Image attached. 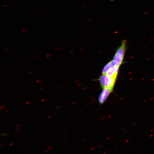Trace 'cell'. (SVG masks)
<instances>
[{
	"mask_svg": "<svg viewBox=\"0 0 154 154\" xmlns=\"http://www.w3.org/2000/svg\"><path fill=\"white\" fill-rule=\"evenodd\" d=\"M116 78L112 77L106 74H102L99 80L101 87L102 88L107 87L114 88Z\"/></svg>",
	"mask_w": 154,
	"mask_h": 154,
	"instance_id": "obj_2",
	"label": "cell"
},
{
	"mask_svg": "<svg viewBox=\"0 0 154 154\" xmlns=\"http://www.w3.org/2000/svg\"><path fill=\"white\" fill-rule=\"evenodd\" d=\"M14 144V143H11L9 145L10 146L13 145Z\"/></svg>",
	"mask_w": 154,
	"mask_h": 154,
	"instance_id": "obj_10",
	"label": "cell"
},
{
	"mask_svg": "<svg viewBox=\"0 0 154 154\" xmlns=\"http://www.w3.org/2000/svg\"><path fill=\"white\" fill-rule=\"evenodd\" d=\"M7 5H3V6H4V7H6V6H7Z\"/></svg>",
	"mask_w": 154,
	"mask_h": 154,
	"instance_id": "obj_19",
	"label": "cell"
},
{
	"mask_svg": "<svg viewBox=\"0 0 154 154\" xmlns=\"http://www.w3.org/2000/svg\"><path fill=\"white\" fill-rule=\"evenodd\" d=\"M115 66H117L115 62L113 60H111L106 64L104 67L102 71V74L106 73L111 68Z\"/></svg>",
	"mask_w": 154,
	"mask_h": 154,
	"instance_id": "obj_5",
	"label": "cell"
},
{
	"mask_svg": "<svg viewBox=\"0 0 154 154\" xmlns=\"http://www.w3.org/2000/svg\"><path fill=\"white\" fill-rule=\"evenodd\" d=\"M119 68V66H113L111 68L106 74L112 77L116 78Z\"/></svg>",
	"mask_w": 154,
	"mask_h": 154,
	"instance_id": "obj_4",
	"label": "cell"
},
{
	"mask_svg": "<svg viewBox=\"0 0 154 154\" xmlns=\"http://www.w3.org/2000/svg\"><path fill=\"white\" fill-rule=\"evenodd\" d=\"M48 151V150H47L46 151H45V153H46V152H47Z\"/></svg>",
	"mask_w": 154,
	"mask_h": 154,
	"instance_id": "obj_16",
	"label": "cell"
},
{
	"mask_svg": "<svg viewBox=\"0 0 154 154\" xmlns=\"http://www.w3.org/2000/svg\"><path fill=\"white\" fill-rule=\"evenodd\" d=\"M4 144V143L1 144H0V146H1V145H3Z\"/></svg>",
	"mask_w": 154,
	"mask_h": 154,
	"instance_id": "obj_17",
	"label": "cell"
},
{
	"mask_svg": "<svg viewBox=\"0 0 154 154\" xmlns=\"http://www.w3.org/2000/svg\"><path fill=\"white\" fill-rule=\"evenodd\" d=\"M111 1H113V0H110Z\"/></svg>",
	"mask_w": 154,
	"mask_h": 154,
	"instance_id": "obj_25",
	"label": "cell"
},
{
	"mask_svg": "<svg viewBox=\"0 0 154 154\" xmlns=\"http://www.w3.org/2000/svg\"><path fill=\"white\" fill-rule=\"evenodd\" d=\"M43 88V87H40V88H39V89H41Z\"/></svg>",
	"mask_w": 154,
	"mask_h": 154,
	"instance_id": "obj_21",
	"label": "cell"
},
{
	"mask_svg": "<svg viewBox=\"0 0 154 154\" xmlns=\"http://www.w3.org/2000/svg\"><path fill=\"white\" fill-rule=\"evenodd\" d=\"M52 147V146H50L48 148V149H51Z\"/></svg>",
	"mask_w": 154,
	"mask_h": 154,
	"instance_id": "obj_13",
	"label": "cell"
},
{
	"mask_svg": "<svg viewBox=\"0 0 154 154\" xmlns=\"http://www.w3.org/2000/svg\"><path fill=\"white\" fill-rule=\"evenodd\" d=\"M20 125V124H17L16 125V127H19Z\"/></svg>",
	"mask_w": 154,
	"mask_h": 154,
	"instance_id": "obj_12",
	"label": "cell"
},
{
	"mask_svg": "<svg viewBox=\"0 0 154 154\" xmlns=\"http://www.w3.org/2000/svg\"><path fill=\"white\" fill-rule=\"evenodd\" d=\"M31 103V102L30 101H27L26 102V104H30Z\"/></svg>",
	"mask_w": 154,
	"mask_h": 154,
	"instance_id": "obj_8",
	"label": "cell"
},
{
	"mask_svg": "<svg viewBox=\"0 0 154 154\" xmlns=\"http://www.w3.org/2000/svg\"><path fill=\"white\" fill-rule=\"evenodd\" d=\"M26 30H23V31H25Z\"/></svg>",
	"mask_w": 154,
	"mask_h": 154,
	"instance_id": "obj_22",
	"label": "cell"
},
{
	"mask_svg": "<svg viewBox=\"0 0 154 154\" xmlns=\"http://www.w3.org/2000/svg\"><path fill=\"white\" fill-rule=\"evenodd\" d=\"M5 107V105H2L0 107V109H3Z\"/></svg>",
	"mask_w": 154,
	"mask_h": 154,
	"instance_id": "obj_7",
	"label": "cell"
},
{
	"mask_svg": "<svg viewBox=\"0 0 154 154\" xmlns=\"http://www.w3.org/2000/svg\"><path fill=\"white\" fill-rule=\"evenodd\" d=\"M10 111V110H7L6 111V112H9Z\"/></svg>",
	"mask_w": 154,
	"mask_h": 154,
	"instance_id": "obj_14",
	"label": "cell"
},
{
	"mask_svg": "<svg viewBox=\"0 0 154 154\" xmlns=\"http://www.w3.org/2000/svg\"><path fill=\"white\" fill-rule=\"evenodd\" d=\"M39 114L37 116H39Z\"/></svg>",
	"mask_w": 154,
	"mask_h": 154,
	"instance_id": "obj_24",
	"label": "cell"
},
{
	"mask_svg": "<svg viewBox=\"0 0 154 154\" xmlns=\"http://www.w3.org/2000/svg\"><path fill=\"white\" fill-rule=\"evenodd\" d=\"M8 135V133H4L0 135V136L2 135H4L5 136H6Z\"/></svg>",
	"mask_w": 154,
	"mask_h": 154,
	"instance_id": "obj_6",
	"label": "cell"
},
{
	"mask_svg": "<svg viewBox=\"0 0 154 154\" xmlns=\"http://www.w3.org/2000/svg\"><path fill=\"white\" fill-rule=\"evenodd\" d=\"M50 56V54H48V55L47 56V57H48L49 56Z\"/></svg>",
	"mask_w": 154,
	"mask_h": 154,
	"instance_id": "obj_18",
	"label": "cell"
},
{
	"mask_svg": "<svg viewBox=\"0 0 154 154\" xmlns=\"http://www.w3.org/2000/svg\"><path fill=\"white\" fill-rule=\"evenodd\" d=\"M18 129H19V128H17L15 129V132H14V133L17 132H18Z\"/></svg>",
	"mask_w": 154,
	"mask_h": 154,
	"instance_id": "obj_9",
	"label": "cell"
},
{
	"mask_svg": "<svg viewBox=\"0 0 154 154\" xmlns=\"http://www.w3.org/2000/svg\"><path fill=\"white\" fill-rule=\"evenodd\" d=\"M37 81V82H39V81H40V80H38V81Z\"/></svg>",
	"mask_w": 154,
	"mask_h": 154,
	"instance_id": "obj_23",
	"label": "cell"
},
{
	"mask_svg": "<svg viewBox=\"0 0 154 154\" xmlns=\"http://www.w3.org/2000/svg\"><path fill=\"white\" fill-rule=\"evenodd\" d=\"M51 117V116H49L47 118H49L50 117Z\"/></svg>",
	"mask_w": 154,
	"mask_h": 154,
	"instance_id": "obj_15",
	"label": "cell"
},
{
	"mask_svg": "<svg viewBox=\"0 0 154 154\" xmlns=\"http://www.w3.org/2000/svg\"><path fill=\"white\" fill-rule=\"evenodd\" d=\"M22 129H21V130H18V132L20 131H22Z\"/></svg>",
	"mask_w": 154,
	"mask_h": 154,
	"instance_id": "obj_20",
	"label": "cell"
},
{
	"mask_svg": "<svg viewBox=\"0 0 154 154\" xmlns=\"http://www.w3.org/2000/svg\"><path fill=\"white\" fill-rule=\"evenodd\" d=\"M126 41L122 42L121 45L117 49L113 58V60L116 65L119 66L122 63L125 50Z\"/></svg>",
	"mask_w": 154,
	"mask_h": 154,
	"instance_id": "obj_1",
	"label": "cell"
},
{
	"mask_svg": "<svg viewBox=\"0 0 154 154\" xmlns=\"http://www.w3.org/2000/svg\"><path fill=\"white\" fill-rule=\"evenodd\" d=\"M46 100V99H42L41 100V102H44V101H45Z\"/></svg>",
	"mask_w": 154,
	"mask_h": 154,
	"instance_id": "obj_11",
	"label": "cell"
},
{
	"mask_svg": "<svg viewBox=\"0 0 154 154\" xmlns=\"http://www.w3.org/2000/svg\"><path fill=\"white\" fill-rule=\"evenodd\" d=\"M113 88L107 87L103 88L98 98V101L100 104H103L113 91Z\"/></svg>",
	"mask_w": 154,
	"mask_h": 154,
	"instance_id": "obj_3",
	"label": "cell"
}]
</instances>
